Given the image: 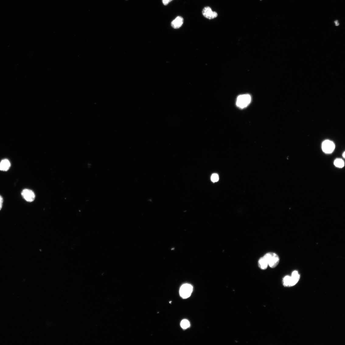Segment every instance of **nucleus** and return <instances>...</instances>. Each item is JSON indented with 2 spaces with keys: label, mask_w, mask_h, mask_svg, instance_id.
I'll use <instances>...</instances> for the list:
<instances>
[{
  "label": "nucleus",
  "mask_w": 345,
  "mask_h": 345,
  "mask_svg": "<svg viewBox=\"0 0 345 345\" xmlns=\"http://www.w3.org/2000/svg\"><path fill=\"white\" fill-rule=\"evenodd\" d=\"M264 257L266 259L268 266L272 268L276 267L279 263V258L276 253H268L266 254Z\"/></svg>",
  "instance_id": "f257e3e1"
},
{
  "label": "nucleus",
  "mask_w": 345,
  "mask_h": 345,
  "mask_svg": "<svg viewBox=\"0 0 345 345\" xmlns=\"http://www.w3.org/2000/svg\"><path fill=\"white\" fill-rule=\"evenodd\" d=\"M251 97L249 94L240 95L238 97L236 101V105L240 108H245L250 104Z\"/></svg>",
  "instance_id": "f03ea898"
},
{
  "label": "nucleus",
  "mask_w": 345,
  "mask_h": 345,
  "mask_svg": "<svg viewBox=\"0 0 345 345\" xmlns=\"http://www.w3.org/2000/svg\"><path fill=\"white\" fill-rule=\"evenodd\" d=\"M193 291L192 286L189 284H185L181 287L180 290V294L183 298H187L190 296Z\"/></svg>",
  "instance_id": "7ed1b4c3"
},
{
  "label": "nucleus",
  "mask_w": 345,
  "mask_h": 345,
  "mask_svg": "<svg viewBox=\"0 0 345 345\" xmlns=\"http://www.w3.org/2000/svg\"><path fill=\"white\" fill-rule=\"evenodd\" d=\"M335 148L334 143L329 140L325 141L322 144V150L325 153H331L333 152Z\"/></svg>",
  "instance_id": "20e7f679"
},
{
  "label": "nucleus",
  "mask_w": 345,
  "mask_h": 345,
  "mask_svg": "<svg viewBox=\"0 0 345 345\" xmlns=\"http://www.w3.org/2000/svg\"><path fill=\"white\" fill-rule=\"evenodd\" d=\"M21 195L23 199L28 202H33L35 199V195L34 192L30 189L23 190L22 192Z\"/></svg>",
  "instance_id": "39448f33"
},
{
  "label": "nucleus",
  "mask_w": 345,
  "mask_h": 345,
  "mask_svg": "<svg viewBox=\"0 0 345 345\" xmlns=\"http://www.w3.org/2000/svg\"><path fill=\"white\" fill-rule=\"evenodd\" d=\"M203 16L209 19H212L218 16V14L215 12L212 11L211 9L208 6L204 8L202 11Z\"/></svg>",
  "instance_id": "423d86ee"
},
{
  "label": "nucleus",
  "mask_w": 345,
  "mask_h": 345,
  "mask_svg": "<svg viewBox=\"0 0 345 345\" xmlns=\"http://www.w3.org/2000/svg\"><path fill=\"white\" fill-rule=\"evenodd\" d=\"M183 21L184 20L183 17L180 16H177L171 22V26L174 29L179 28L183 25Z\"/></svg>",
  "instance_id": "0eeeda50"
},
{
  "label": "nucleus",
  "mask_w": 345,
  "mask_h": 345,
  "mask_svg": "<svg viewBox=\"0 0 345 345\" xmlns=\"http://www.w3.org/2000/svg\"><path fill=\"white\" fill-rule=\"evenodd\" d=\"M11 167V163L7 159H4L0 162V171H8Z\"/></svg>",
  "instance_id": "6e6552de"
},
{
  "label": "nucleus",
  "mask_w": 345,
  "mask_h": 345,
  "mask_svg": "<svg viewBox=\"0 0 345 345\" xmlns=\"http://www.w3.org/2000/svg\"><path fill=\"white\" fill-rule=\"evenodd\" d=\"M299 278L300 276L298 272L297 271H294L291 277L290 286H293L296 284L298 282Z\"/></svg>",
  "instance_id": "1a4fd4ad"
},
{
  "label": "nucleus",
  "mask_w": 345,
  "mask_h": 345,
  "mask_svg": "<svg viewBox=\"0 0 345 345\" xmlns=\"http://www.w3.org/2000/svg\"><path fill=\"white\" fill-rule=\"evenodd\" d=\"M258 266L261 269L265 270L267 268L268 264L267 262L263 257L260 258L258 261Z\"/></svg>",
  "instance_id": "9d476101"
},
{
  "label": "nucleus",
  "mask_w": 345,
  "mask_h": 345,
  "mask_svg": "<svg viewBox=\"0 0 345 345\" xmlns=\"http://www.w3.org/2000/svg\"><path fill=\"white\" fill-rule=\"evenodd\" d=\"M334 164L336 167L339 168H343L344 165L343 161L340 159H336L334 161Z\"/></svg>",
  "instance_id": "9b49d317"
},
{
  "label": "nucleus",
  "mask_w": 345,
  "mask_h": 345,
  "mask_svg": "<svg viewBox=\"0 0 345 345\" xmlns=\"http://www.w3.org/2000/svg\"><path fill=\"white\" fill-rule=\"evenodd\" d=\"M181 326L183 329H186L190 326V322L187 319H183L181 323Z\"/></svg>",
  "instance_id": "f8f14e48"
},
{
  "label": "nucleus",
  "mask_w": 345,
  "mask_h": 345,
  "mask_svg": "<svg viewBox=\"0 0 345 345\" xmlns=\"http://www.w3.org/2000/svg\"><path fill=\"white\" fill-rule=\"evenodd\" d=\"M291 277L286 276L283 279L284 284V286H290L291 282Z\"/></svg>",
  "instance_id": "ddd939ff"
},
{
  "label": "nucleus",
  "mask_w": 345,
  "mask_h": 345,
  "mask_svg": "<svg viewBox=\"0 0 345 345\" xmlns=\"http://www.w3.org/2000/svg\"><path fill=\"white\" fill-rule=\"evenodd\" d=\"M211 180L214 183L218 182L219 180L218 175L216 174H213L211 177Z\"/></svg>",
  "instance_id": "4468645a"
},
{
  "label": "nucleus",
  "mask_w": 345,
  "mask_h": 345,
  "mask_svg": "<svg viewBox=\"0 0 345 345\" xmlns=\"http://www.w3.org/2000/svg\"><path fill=\"white\" fill-rule=\"evenodd\" d=\"M172 0H162V2L163 4L166 5H168Z\"/></svg>",
  "instance_id": "2eb2a0df"
},
{
  "label": "nucleus",
  "mask_w": 345,
  "mask_h": 345,
  "mask_svg": "<svg viewBox=\"0 0 345 345\" xmlns=\"http://www.w3.org/2000/svg\"><path fill=\"white\" fill-rule=\"evenodd\" d=\"M3 202V198L1 195H0V210H1L2 208Z\"/></svg>",
  "instance_id": "dca6fc26"
},
{
  "label": "nucleus",
  "mask_w": 345,
  "mask_h": 345,
  "mask_svg": "<svg viewBox=\"0 0 345 345\" xmlns=\"http://www.w3.org/2000/svg\"><path fill=\"white\" fill-rule=\"evenodd\" d=\"M335 23H336V26H338V25H339V23H338V21H335Z\"/></svg>",
  "instance_id": "f3484780"
},
{
  "label": "nucleus",
  "mask_w": 345,
  "mask_h": 345,
  "mask_svg": "<svg viewBox=\"0 0 345 345\" xmlns=\"http://www.w3.org/2000/svg\"><path fill=\"white\" fill-rule=\"evenodd\" d=\"M343 158H345V152H344L343 153Z\"/></svg>",
  "instance_id": "a211bd4d"
}]
</instances>
